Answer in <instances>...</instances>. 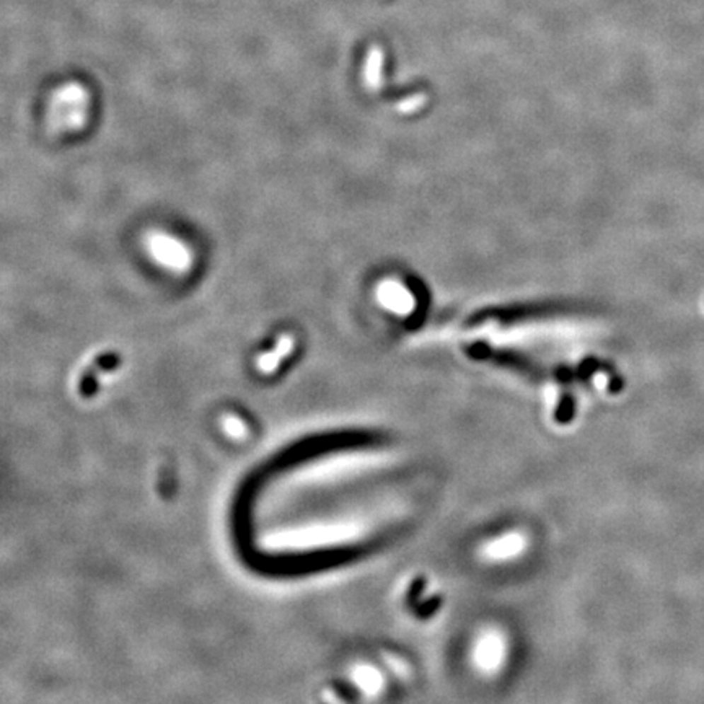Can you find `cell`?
<instances>
[{
    "label": "cell",
    "instance_id": "1",
    "mask_svg": "<svg viewBox=\"0 0 704 704\" xmlns=\"http://www.w3.org/2000/svg\"><path fill=\"white\" fill-rule=\"evenodd\" d=\"M90 93L77 82L59 87L47 105V121L54 131L77 132L83 129L90 116Z\"/></svg>",
    "mask_w": 704,
    "mask_h": 704
},
{
    "label": "cell",
    "instance_id": "2",
    "mask_svg": "<svg viewBox=\"0 0 704 704\" xmlns=\"http://www.w3.org/2000/svg\"><path fill=\"white\" fill-rule=\"evenodd\" d=\"M145 248L157 265L171 272L185 274L192 267L190 248L176 236L162 232V230H152L147 233Z\"/></svg>",
    "mask_w": 704,
    "mask_h": 704
},
{
    "label": "cell",
    "instance_id": "3",
    "mask_svg": "<svg viewBox=\"0 0 704 704\" xmlns=\"http://www.w3.org/2000/svg\"><path fill=\"white\" fill-rule=\"evenodd\" d=\"M292 347H294L292 336H289V335L281 336V337H279L277 344H276V347H274L272 351L266 352L265 356L260 357V361H258V364H260V369H262V370H272L279 364V361H281L282 357H286L287 354L290 351H292Z\"/></svg>",
    "mask_w": 704,
    "mask_h": 704
}]
</instances>
